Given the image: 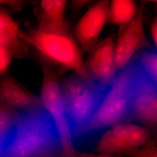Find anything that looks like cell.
Segmentation results:
<instances>
[{
	"mask_svg": "<svg viewBox=\"0 0 157 157\" xmlns=\"http://www.w3.org/2000/svg\"><path fill=\"white\" fill-rule=\"evenodd\" d=\"M138 7L132 0H113L109 2L107 23L120 26L126 24L135 16Z\"/></svg>",
	"mask_w": 157,
	"mask_h": 157,
	"instance_id": "13",
	"label": "cell"
},
{
	"mask_svg": "<svg viewBox=\"0 0 157 157\" xmlns=\"http://www.w3.org/2000/svg\"><path fill=\"white\" fill-rule=\"evenodd\" d=\"M152 137H154L145 127L131 122L123 123L111 127L102 135L94 152L123 155L139 148Z\"/></svg>",
	"mask_w": 157,
	"mask_h": 157,
	"instance_id": "7",
	"label": "cell"
},
{
	"mask_svg": "<svg viewBox=\"0 0 157 157\" xmlns=\"http://www.w3.org/2000/svg\"><path fill=\"white\" fill-rule=\"evenodd\" d=\"M63 106L73 138L84 131L109 85L75 74L60 80Z\"/></svg>",
	"mask_w": 157,
	"mask_h": 157,
	"instance_id": "2",
	"label": "cell"
},
{
	"mask_svg": "<svg viewBox=\"0 0 157 157\" xmlns=\"http://www.w3.org/2000/svg\"><path fill=\"white\" fill-rule=\"evenodd\" d=\"M125 157H157L156 138L152 137L142 146L123 155Z\"/></svg>",
	"mask_w": 157,
	"mask_h": 157,
	"instance_id": "17",
	"label": "cell"
},
{
	"mask_svg": "<svg viewBox=\"0 0 157 157\" xmlns=\"http://www.w3.org/2000/svg\"><path fill=\"white\" fill-rule=\"evenodd\" d=\"M19 111L0 104V145L16 122Z\"/></svg>",
	"mask_w": 157,
	"mask_h": 157,
	"instance_id": "16",
	"label": "cell"
},
{
	"mask_svg": "<svg viewBox=\"0 0 157 157\" xmlns=\"http://www.w3.org/2000/svg\"><path fill=\"white\" fill-rule=\"evenodd\" d=\"M135 55L109 85L100 106L84 131H91L130 122L135 79Z\"/></svg>",
	"mask_w": 157,
	"mask_h": 157,
	"instance_id": "4",
	"label": "cell"
},
{
	"mask_svg": "<svg viewBox=\"0 0 157 157\" xmlns=\"http://www.w3.org/2000/svg\"><path fill=\"white\" fill-rule=\"evenodd\" d=\"M60 152L54 124L42 104L19 111L14 126L0 146V157H59Z\"/></svg>",
	"mask_w": 157,
	"mask_h": 157,
	"instance_id": "1",
	"label": "cell"
},
{
	"mask_svg": "<svg viewBox=\"0 0 157 157\" xmlns=\"http://www.w3.org/2000/svg\"><path fill=\"white\" fill-rule=\"evenodd\" d=\"M25 1L20 0H0V5H7L15 12L22 10Z\"/></svg>",
	"mask_w": 157,
	"mask_h": 157,
	"instance_id": "20",
	"label": "cell"
},
{
	"mask_svg": "<svg viewBox=\"0 0 157 157\" xmlns=\"http://www.w3.org/2000/svg\"><path fill=\"white\" fill-rule=\"evenodd\" d=\"M90 1H79V0H74L71 2V6L72 8L75 10L81 9L82 7L86 6L90 2Z\"/></svg>",
	"mask_w": 157,
	"mask_h": 157,
	"instance_id": "23",
	"label": "cell"
},
{
	"mask_svg": "<svg viewBox=\"0 0 157 157\" xmlns=\"http://www.w3.org/2000/svg\"><path fill=\"white\" fill-rule=\"evenodd\" d=\"M0 104L21 111L42 104L39 96L30 92L8 71L0 76Z\"/></svg>",
	"mask_w": 157,
	"mask_h": 157,
	"instance_id": "11",
	"label": "cell"
},
{
	"mask_svg": "<svg viewBox=\"0 0 157 157\" xmlns=\"http://www.w3.org/2000/svg\"><path fill=\"white\" fill-rule=\"evenodd\" d=\"M67 1L42 0L40 6L34 10L39 22L38 28L45 31H62L69 29L64 20Z\"/></svg>",
	"mask_w": 157,
	"mask_h": 157,
	"instance_id": "12",
	"label": "cell"
},
{
	"mask_svg": "<svg viewBox=\"0 0 157 157\" xmlns=\"http://www.w3.org/2000/svg\"><path fill=\"white\" fill-rule=\"evenodd\" d=\"M46 157H59V156L57 155H52L48 156Z\"/></svg>",
	"mask_w": 157,
	"mask_h": 157,
	"instance_id": "24",
	"label": "cell"
},
{
	"mask_svg": "<svg viewBox=\"0 0 157 157\" xmlns=\"http://www.w3.org/2000/svg\"><path fill=\"white\" fill-rule=\"evenodd\" d=\"M0 45L9 48L15 58L22 59L28 56L29 45L14 32L0 30Z\"/></svg>",
	"mask_w": 157,
	"mask_h": 157,
	"instance_id": "14",
	"label": "cell"
},
{
	"mask_svg": "<svg viewBox=\"0 0 157 157\" xmlns=\"http://www.w3.org/2000/svg\"><path fill=\"white\" fill-rule=\"evenodd\" d=\"M109 4L108 0L95 3L76 25L75 35L82 53L89 52L98 44L101 31L107 22Z\"/></svg>",
	"mask_w": 157,
	"mask_h": 157,
	"instance_id": "10",
	"label": "cell"
},
{
	"mask_svg": "<svg viewBox=\"0 0 157 157\" xmlns=\"http://www.w3.org/2000/svg\"><path fill=\"white\" fill-rule=\"evenodd\" d=\"M21 39L33 47L45 63L57 66L59 76L72 70L88 78L81 48L70 33V29L62 31H45L31 28L18 33Z\"/></svg>",
	"mask_w": 157,
	"mask_h": 157,
	"instance_id": "3",
	"label": "cell"
},
{
	"mask_svg": "<svg viewBox=\"0 0 157 157\" xmlns=\"http://www.w3.org/2000/svg\"><path fill=\"white\" fill-rule=\"evenodd\" d=\"M8 30L18 34L20 32L19 24L14 21L9 12L0 7V30Z\"/></svg>",
	"mask_w": 157,
	"mask_h": 157,
	"instance_id": "18",
	"label": "cell"
},
{
	"mask_svg": "<svg viewBox=\"0 0 157 157\" xmlns=\"http://www.w3.org/2000/svg\"><path fill=\"white\" fill-rule=\"evenodd\" d=\"M115 44L108 37L98 43L89 51L85 69L88 78L100 83L109 85L118 72L115 63Z\"/></svg>",
	"mask_w": 157,
	"mask_h": 157,
	"instance_id": "9",
	"label": "cell"
},
{
	"mask_svg": "<svg viewBox=\"0 0 157 157\" xmlns=\"http://www.w3.org/2000/svg\"><path fill=\"white\" fill-rule=\"evenodd\" d=\"M135 79L129 121L146 128L156 138L157 86L149 78L136 61Z\"/></svg>",
	"mask_w": 157,
	"mask_h": 157,
	"instance_id": "6",
	"label": "cell"
},
{
	"mask_svg": "<svg viewBox=\"0 0 157 157\" xmlns=\"http://www.w3.org/2000/svg\"><path fill=\"white\" fill-rule=\"evenodd\" d=\"M137 63L151 81L157 84V54L153 49H142L135 54Z\"/></svg>",
	"mask_w": 157,
	"mask_h": 157,
	"instance_id": "15",
	"label": "cell"
},
{
	"mask_svg": "<svg viewBox=\"0 0 157 157\" xmlns=\"http://www.w3.org/2000/svg\"><path fill=\"white\" fill-rule=\"evenodd\" d=\"M117 156V157H125L124 156L122 155H116Z\"/></svg>",
	"mask_w": 157,
	"mask_h": 157,
	"instance_id": "25",
	"label": "cell"
},
{
	"mask_svg": "<svg viewBox=\"0 0 157 157\" xmlns=\"http://www.w3.org/2000/svg\"><path fill=\"white\" fill-rule=\"evenodd\" d=\"M77 157H117L116 155L104 154L101 153H91L77 151Z\"/></svg>",
	"mask_w": 157,
	"mask_h": 157,
	"instance_id": "21",
	"label": "cell"
},
{
	"mask_svg": "<svg viewBox=\"0 0 157 157\" xmlns=\"http://www.w3.org/2000/svg\"><path fill=\"white\" fill-rule=\"evenodd\" d=\"M148 1H141L134 18L120 26L115 45V63L118 72L124 68L138 52L150 47L144 29V13Z\"/></svg>",
	"mask_w": 157,
	"mask_h": 157,
	"instance_id": "8",
	"label": "cell"
},
{
	"mask_svg": "<svg viewBox=\"0 0 157 157\" xmlns=\"http://www.w3.org/2000/svg\"><path fill=\"white\" fill-rule=\"evenodd\" d=\"M43 77L41 94V104L52 119L59 141V157H77L73 143V137L63 106L59 75L46 64H42Z\"/></svg>",
	"mask_w": 157,
	"mask_h": 157,
	"instance_id": "5",
	"label": "cell"
},
{
	"mask_svg": "<svg viewBox=\"0 0 157 157\" xmlns=\"http://www.w3.org/2000/svg\"><path fill=\"white\" fill-rule=\"evenodd\" d=\"M151 32L152 38L153 42H154L155 46L157 48V17L155 18L152 23L151 27Z\"/></svg>",
	"mask_w": 157,
	"mask_h": 157,
	"instance_id": "22",
	"label": "cell"
},
{
	"mask_svg": "<svg viewBox=\"0 0 157 157\" xmlns=\"http://www.w3.org/2000/svg\"><path fill=\"white\" fill-rule=\"evenodd\" d=\"M13 57V53L9 48L0 45V76L7 72Z\"/></svg>",
	"mask_w": 157,
	"mask_h": 157,
	"instance_id": "19",
	"label": "cell"
}]
</instances>
